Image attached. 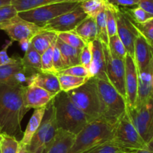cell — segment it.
<instances>
[{
    "label": "cell",
    "instance_id": "obj_13",
    "mask_svg": "<svg viewBox=\"0 0 153 153\" xmlns=\"http://www.w3.org/2000/svg\"><path fill=\"white\" fill-rule=\"evenodd\" d=\"M87 16H88L83 9L79 5L74 10L52 20L45 24L42 28L56 33L73 31Z\"/></svg>",
    "mask_w": 153,
    "mask_h": 153
},
{
    "label": "cell",
    "instance_id": "obj_24",
    "mask_svg": "<svg viewBox=\"0 0 153 153\" xmlns=\"http://www.w3.org/2000/svg\"><path fill=\"white\" fill-rule=\"evenodd\" d=\"M56 38V32L43 29L33 37L30 44L39 54L42 55L52 44Z\"/></svg>",
    "mask_w": 153,
    "mask_h": 153
},
{
    "label": "cell",
    "instance_id": "obj_34",
    "mask_svg": "<svg viewBox=\"0 0 153 153\" xmlns=\"http://www.w3.org/2000/svg\"><path fill=\"white\" fill-rule=\"evenodd\" d=\"M19 141L15 136L7 134H0V148L1 153H17Z\"/></svg>",
    "mask_w": 153,
    "mask_h": 153
},
{
    "label": "cell",
    "instance_id": "obj_10",
    "mask_svg": "<svg viewBox=\"0 0 153 153\" xmlns=\"http://www.w3.org/2000/svg\"><path fill=\"white\" fill-rule=\"evenodd\" d=\"M43 29L41 26L25 20L17 15L3 23L2 30L7 33L11 41H18L20 44L30 43L33 37Z\"/></svg>",
    "mask_w": 153,
    "mask_h": 153
},
{
    "label": "cell",
    "instance_id": "obj_37",
    "mask_svg": "<svg viewBox=\"0 0 153 153\" xmlns=\"http://www.w3.org/2000/svg\"><path fill=\"white\" fill-rule=\"evenodd\" d=\"M133 23L138 32L153 47V17L142 23H137L134 22H133Z\"/></svg>",
    "mask_w": 153,
    "mask_h": 153
},
{
    "label": "cell",
    "instance_id": "obj_27",
    "mask_svg": "<svg viewBox=\"0 0 153 153\" xmlns=\"http://www.w3.org/2000/svg\"><path fill=\"white\" fill-rule=\"evenodd\" d=\"M63 1H67V0H11L10 4H13L18 13H19V12L32 10L52 3Z\"/></svg>",
    "mask_w": 153,
    "mask_h": 153
},
{
    "label": "cell",
    "instance_id": "obj_50",
    "mask_svg": "<svg viewBox=\"0 0 153 153\" xmlns=\"http://www.w3.org/2000/svg\"><path fill=\"white\" fill-rule=\"evenodd\" d=\"M68 1H71V2H82L88 1V0H68Z\"/></svg>",
    "mask_w": 153,
    "mask_h": 153
},
{
    "label": "cell",
    "instance_id": "obj_46",
    "mask_svg": "<svg viewBox=\"0 0 153 153\" xmlns=\"http://www.w3.org/2000/svg\"><path fill=\"white\" fill-rule=\"evenodd\" d=\"M133 153H153V142L149 144L146 148L135 150L133 152Z\"/></svg>",
    "mask_w": 153,
    "mask_h": 153
},
{
    "label": "cell",
    "instance_id": "obj_5",
    "mask_svg": "<svg viewBox=\"0 0 153 153\" xmlns=\"http://www.w3.org/2000/svg\"><path fill=\"white\" fill-rule=\"evenodd\" d=\"M67 93L73 104L91 121L101 117V102L96 78H90L83 85Z\"/></svg>",
    "mask_w": 153,
    "mask_h": 153
},
{
    "label": "cell",
    "instance_id": "obj_49",
    "mask_svg": "<svg viewBox=\"0 0 153 153\" xmlns=\"http://www.w3.org/2000/svg\"><path fill=\"white\" fill-rule=\"evenodd\" d=\"M10 2H11V0H0V7L3 5L10 4Z\"/></svg>",
    "mask_w": 153,
    "mask_h": 153
},
{
    "label": "cell",
    "instance_id": "obj_20",
    "mask_svg": "<svg viewBox=\"0 0 153 153\" xmlns=\"http://www.w3.org/2000/svg\"><path fill=\"white\" fill-rule=\"evenodd\" d=\"M28 85L37 86L55 95L61 92L58 75L50 72L38 71L34 73L28 78L27 86Z\"/></svg>",
    "mask_w": 153,
    "mask_h": 153
},
{
    "label": "cell",
    "instance_id": "obj_25",
    "mask_svg": "<svg viewBox=\"0 0 153 153\" xmlns=\"http://www.w3.org/2000/svg\"><path fill=\"white\" fill-rule=\"evenodd\" d=\"M74 31L87 43L97 38V27L96 19L87 16L76 26Z\"/></svg>",
    "mask_w": 153,
    "mask_h": 153
},
{
    "label": "cell",
    "instance_id": "obj_52",
    "mask_svg": "<svg viewBox=\"0 0 153 153\" xmlns=\"http://www.w3.org/2000/svg\"><path fill=\"white\" fill-rule=\"evenodd\" d=\"M133 152H134V151H131V152H125V153H133Z\"/></svg>",
    "mask_w": 153,
    "mask_h": 153
},
{
    "label": "cell",
    "instance_id": "obj_17",
    "mask_svg": "<svg viewBox=\"0 0 153 153\" xmlns=\"http://www.w3.org/2000/svg\"><path fill=\"white\" fill-rule=\"evenodd\" d=\"M92 58L89 68L90 77L108 81L106 74L105 58L102 42L98 38L90 42ZM109 82V81H108Z\"/></svg>",
    "mask_w": 153,
    "mask_h": 153
},
{
    "label": "cell",
    "instance_id": "obj_14",
    "mask_svg": "<svg viewBox=\"0 0 153 153\" xmlns=\"http://www.w3.org/2000/svg\"><path fill=\"white\" fill-rule=\"evenodd\" d=\"M22 58L18 56L16 61L0 66V83L10 86H24L28 83L30 75L22 63Z\"/></svg>",
    "mask_w": 153,
    "mask_h": 153
},
{
    "label": "cell",
    "instance_id": "obj_40",
    "mask_svg": "<svg viewBox=\"0 0 153 153\" xmlns=\"http://www.w3.org/2000/svg\"><path fill=\"white\" fill-rule=\"evenodd\" d=\"M18 15V11L13 4H7L0 7V23L3 24Z\"/></svg>",
    "mask_w": 153,
    "mask_h": 153
},
{
    "label": "cell",
    "instance_id": "obj_51",
    "mask_svg": "<svg viewBox=\"0 0 153 153\" xmlns=\"http://www.w3.org/2000/svg\"><path fill=\"white\" fill-rule=\"evenodd\" d=\"M3 29V24L0 23V30H2Z\"/></svg>",
    "mask_w": 153,
    "mask_h": 153
},
{
    "label": "cell",
    "instance_id": "obj_30",
    "mask_svg": "<svg viewBox=\"0 0 153 153\" xmlns=\"http://www.w3.org/2000/svg\"><path fill=\"white\" fill-rule=\"evenodd\" d=\"M57 36H58V38L62 40L63 42L76 49L82 50L87 44V42L85 41L79 34H76L74 30L58 32Z\"/></svg>",
    "mask_w": 153,
    "mask_h": 153
},
{
    "label": "cell",
    "instance_id": "obj_6",
    "mask_svg": "<svg viewBox=\"0 0 153 153\" xmlns=\"http://www.w3.org/2000/svg\"><path fill=\"white\" fill-rule=\"evenodd\" d=\"M81 2L71 1H63L52 3L32 10L18 13V16L25 20L33 22L39 26H43L52 20L70 12L79 7Z\"/></svg>",
    "mask_w": 153,
    "mask_h": 153
},
{
    "label": "cell",
    "instance_id": "obj_35",
    "mask_svg": "<svg viewBox=\"0 0 153 153\" xmlns=\"http://www.w3.org/2000/svg\"><path fill=\"white\" fill-rule=\"evenodd\" d=\"M127 152L131 151H127L121 148L111 140L96 146L82 153H125Z\"/></svg>",
    "mask_w": 153,
    "mask_h": 153
},
{
    "label": "cell",
    "instance_id": "obj_47",
    "mask_svg": "<svg viewBox=\"0 0 153 153\" xmlns=\"http://www.w3.org/2000/svg\"><path fill=\"white\" fill-rule=\"evenodd\" d=\"M17 153H27V146L24 145L19 142V146Z\"/></svg>",
    "mask_w": 153,
    "mask_h": 153
},
{
    "label": "cell",
    "instance_id": "obj_1",
    "mask_svg": "<svg viewBox=\"0 0 153 153\" xmlns=\"http://www.w3.org/2000/svg\"><path fill=\"white\" fill-rule=\"evenodd\" d=\"M25 86L0 83V133L17 136L23 134L21 122L30 109L23 104Z\"/></svg>",
    "mask_w": 153,
    "mask_h": 153
},
{
    "label": "cell",
    "instance_id": "obj_42",
    "mask_svg": "<svg viewBox=\"0 0 153 153\" xmlns=\"http://www.w3.org/2000/svg\"><path fill=\"white\" fill-rule=\"evenodd\" d=\"M91 58H92V52H91L90 42H88L81 50L80 64H82L85 68H86L88 70H89Z\"/></svg>",
    "mask_w": 153,
    "mask_h": 153
},
{
    "label": "cell",
    "instance_id": "obj_28",
    "mask_svg": "<svg viewBox=\"0 0 153 153\" xmlns=\"http://www.w3.org/2000/svg\"><path fill=\"white\" fill-rule=\"evenodd\" d=\"M58 77L61 91L65 92L81 86L84 83H85L88 80V78L67 74H58Z\"/></svg>",
    "mask_w": 153,
    "mask_h": 153
},
{
    "label": "cell",
    "instance_id": "obj_18",
    "mask_svg": "<svg viewBox=\"0 0 153 153\" xmlns=\"http://www.w3.org/2000/svg\"><path fill=\"white\" fill-rule=\"evenodd\" d=\"M153 58V47L140 34L134 41V60L137 72L143 71L150 64Z\"/></svg>",
    "mask_w": 153,
    "mask_h": 153
},
{
    "label": "cell",
    "instance_id": "obj_8",
    "mask_svg": "<svg viewBox=\"0 0 153 153\" xmlns=\"http://www.w3.org/2000/svg\"><path fill=\"white\" fill-rule=\"evenodd\" d=\"M126 112L135 128L147 145L153 142V98L138 106L127 107Z\"/></svg>",
    "mask_w": 153,
    "mask_h": 153
},
{
    "label": "cell",
    "instance_id": "obj_26",
    "mask_svg": "<svg viewBox=\"0 0 153 153\" xmlns=\"http://www.w3.org/2000/svg\"><path fill=\"white\" fill-rule=\"evenodd\" d=\"M58 37V36H57ZM56 45L61 52L62 58L67 67L77 65L80 64V53L82 50L76 49L67 44L60 39L57 38Z\"/></svg>",
    "mask_w": 153,
    "mask_h": 153
},
{
    "label": "cell",
    "instance_id": "obj_31",
    "mask_svg": "<svg viewBox=\"0 0 153 153\" xmlns=\"http://www.w3.org/2000/svg\"><path fill=\"white\" fill-rule=\"evenodd\" d=\"M95 19L97 27V38L102 44L108 45L109 36L108 33L107 23H106L105 8L102 10Z\"/></svg>",
    "mask_w": 153,
    "mask_h": 153
},
{
    "label": "cell",
    "instance_id": "obj_12",
    "mask_svg": "<svg viewBox=\"0 0 153 153\" xmlns=\"http://www.w3.org/2000/svg\"><path fill=\"white\" fill-rule=\"evenodd\" d=\"M102 46L105 58L106 74L109 82L126 98L125 59L112 56L108 45L102 44Z\"/></svg>",
    "mask_w": 153,
    "mask_h": 153
},
{
    "label": "cell",
    "instance_id": "obj_19",
    "mask_svg": "<svg viewBox=\"0 0 153 153\" xmlns=\"http://www.w3.org/2000/svg\"><path fill=\"white\" fill-rule=\"evenodd\" d=\"M149 98H153V58L149 66L143 71L138 73V89L135 106L141 104Z\"/></svg>",
    "mask_w": 153,
    "mask_h": 153
},
{
    "label": "cell",
    "instance_id": "obj_41",
    "mask_svg": "<svg viewBox=\"0 0 153 153\" xmlns=\"http://www.w3.org/2000/svg\"><path fill=\"white\" fill-rule=\"evenodd\" d=\"M53 66L57 74L61 70H64L67 68L64 59H63L61 52H60L58 46L56 45V42H55L53 48Z\"/></svg>",
    "mask_w": 153,
    "mask_h": 153
},
{
    "label": "cell",
    "instance_id": "obj_38",
    "mask_svg": "<svg viewBox=\"0 0 153 153\" xmlns=\"http://www.w3.org/2000/svg\"><path fill=\"white\" fill-rule=\"evenodd\" d=\"M106 14V23H107V29L109 37L115 35L117 34V22L114 13L112 9V4L107 1L105 6Z\"/></svg>",
    "mask_w": 153,
    "mask_h": 153
},
{
    "label": "cell",
    "instance_id": "obj_2",
    "mask_svg": "<svg viewBox=\"0 0 153 153\" xmlns=\"http://www.w3.org/2000/svg\"><path fill=\"white\" fill-rule=\"evenodd\" d=\"M57 127L76 135L91 120L73 104L65 92H60L53 99Z\"/></svg>",
    "mask_w": 153,
    "mask_h": 153
},
{
    "label": "cell",
    "instance_id": "obj_48",
    "mask_svg": "<svg viewBox=\"0 0 153 153\" xmlns=\"http://www.w3.org/2000/svg\"><path fill=\"white\" fill-rule=\"evenodd\" d=\"M45 146H41L40 148H38L37 149H36L35 151L34 152H28L27 151V153H43L44 152Z\"/></svg>",
    "mask_w": 153,
    "mask_h": 153
},
{
    "label": "cell",
    "instance_id": "obj_21",
    "mask_svg": "<svg viewBox=\"0 0 153 153\" xmlns=\"http://www.w3.org/2000/svg\"><path fill=\"white\" fill-rule=\"evenodd\" d=\"M76 139V135L58 129L55 137L45 147L43 153H68Z\"/></svg>",
    "mask_w": 153,
    "mask_h": 153
},
{
    "label": "cell",
    "instance_id": "obj_43",
    "mask_svg": "<svg viewBox=\"0 0 153 153\" xmlns=\"http://www.w3.org/2000/svg\"><path fill=\"white\" fill-rule=\"evenodd\" d=\"M12 44V41H9L8 43L6 44L4 47L0 50V66L4 65V64H8V63L13 62L16 61L18 58L17 57H10L7 55V49L9 46Z\"/></svg>",
    "mask_w": 153,
    "mask_h": 153
},
{
    "label": "cell",
    "instance_id": "obj_54",
    "mask_svg": "<svg viewBox=\"0 0 153 153\" xmlns=\"http://www.w3.org/2000/svg\"><path fill=\"white\" fill-rule=\"evenodd\" d=\"M0 134H1V133H0Z\"/></svg>",
    "mask_w": 153,
    "mask_h": 153
},
{
    "label": "cell",
    "instance_id": "obj_45",
    "mask_svg": "<svg viewBox=\"0 0 153 153\" xmlns=\"http://www.w3.org/2000/svg\"><path fill=\"white\" fill-rule=\"evenodd\" d=\"M137 5L146 10L153 17V0H140Z\"/></svg>",
    "mask_w": 153,
    "mask_h": 153
},
{
    "label": "cell",
    "instance_id": "obj_53",
    "mask_svg": "<svg viewBox=\"0 0 153 153\" xmlns=\"http://www.w3.org/2000/svg\"><path fill=\"white\" fill-rule=\"evenodd\" d=\"M0 153H1V148H0Z\"/></svg>",
    "mask_w": 153,
    "mask_h": 153
},
{
    "label": "cell",
    "instance_id": "obj_11",
    "mask_svg": "<svg viewBox=\"0 0 153 153\" xmlns=\"http://www.w3.org/2000/svg\"><path fill=\"white\" fill-rule=\"evenodd\" d=\"M112 9L116 18L118 36L123 44L127 53L134 58V41L140 33L134 26L132 20L121 10L120 8L112 4Z\"/></svg>",
    "mask_w": 153,
    "mask_h": 153
},
{
    "label": "cell",
    "instance_id": "obj_4",
    "mask_svg": "<svg viewBox=\"0 0 153 153\" xmlns=\"http://www.w3.org/2000/svg\"><path fill=\"white\" fill-rule=\"evenodd\" d=\"M97 80L101 102L100 118L114 125L126 112V100L108 81Z\"/></svg>",
    "mask_w": 153,
    "mask_h": 153
},
{
    "label": "cell",
    "instance_id": "obj_23",
    "mask_svg": "<svg viewBox=\"0 0 153 153\" xmlns=\"http://www.w3.org/2000/svg\"><path fill=\"white\" fill-rule=\"evenodd\" d=\"M21 60L25 70L30 76L36 72L41 71V55L30 43Z\"/></svg>",
    "mask_w": 153,
    "mask_h": 153
},
{
    "label": "cell",
    "instance_id": "obj_36",
    "mask_svg": "<svg viewBox=\"0 0 153 153\" xmlns=\"http://www.w3.org/2000/svg\"><path fill=\"white\" fill-rule=\"evenodd\" d=\"M57 38L52 43V44L41 55V71L50 72V73L57 74L53 66V48Z\"/></svg>",
    "mask_w": 153,
    "mask_h": 153
},
{
    "label": "cell",
    "instance_id": "obj_3",
    "mask_svg": "<svg viewBox=\"0 0 153 153\" xmlns=\"http://www.w3.org/2000/svg\"><path fill=\"white\" fill-rule=\"evenodd\" d=\"M114 125L102 118L93 120L76 135L68 153H82L96 146L111 141Z\"/></svg>",
    "mask_w": 153,
    "mask_h": 153
},
{
    "label": "cell",
    "instance_id": "obj_7",
    "mask_svg": "<svg viewBox=\"0 0 153 153\" xmlns=\"http://www.w3.org/2000/svg\"><path fill=\"white\" fill-rule=\"evenodd\" d=\"M112 141L127 151H135L149 146L135 128L127 112L115 124Z\"/></svg>",
    "mask_w": 153,
    "mask_h": 153
},
{
    "label": "cell",
    "instance_id": "obj_32",
    "mask_svg": "<svg viewBox=\"0 0 153 153\" xmlns=\"http://www.w3.org/2000/svg\"><path fill=\"white\" fill-rule=\"evenodd\" d=\"M120 8L134 22L142 23L150 18H152V16L149 14H148L146 10H143L142 8L139 7L138 5L133 8H130L128 7Z\"/></svg>",
    "mask_w": 153,
    "mask_h": 153
},
{
    "label": "cell",
    "instance_id": "obj_39",
    "mask_svg": "<svg viewBox=\"0 0 153 153\" xmlns=\"http://www.w3.org/2000/svg\"><path fill=\"white\" fill-rule=\"evenodd\" d=\"M58 74H67L72 75L75 76H80V77H85L90 79L89 70L84 67L82 64H77V65L70 66L64 70H61Z\"/></svg>",
    "mask_w": 153,
    "mask_h": 153
},
{
    "label": "cell",
    "instance_id": "obj_44",
    "mask_svg": "<svg viewBox=\"0 0 153 153\" xmlns=\"http://www.w3.org/2000/svg\"><path fill=\"white\" fill-rule=\"evenodd\" d=\"M140 0H108L109 3L117 7H130L137 5Z\"/></svg>",
    "mask_w": 153,
    "mask_h": 153
},
{
    "label": "cell",
    "instance_id": "obj_33",
    "mask_svg": "<svg viewBox=\"0 0 153 153\" xmlns=\"http://www.w3.org/2000/svg\"><path fill=\"white\" fill-rule=\"evenodd\" d=\"M108 46L112 56L120 59H125L127 55L126 50L117 34L109 37V43Z\"/></svg>",
    "mask_w": 153,
    "mask_h": 153
},
{
    "label": "cell",
    "instance_id": "obj_15",
    "mask_svg": "<svg viewBox=\"0 0 153 153\" xmlns=\"http://www.w3.org/2000/svg\"><path fill=\"white\" fill-rule=\"evenodd\" d=\"M125 86L127 107L135 106L138 89V72L134 60L127 53L125 58Z\"/></svg>",
    "mask_w": 153,
    "mask_h": 153
},
{
    "label": "cell",
    "instance_id": "obj_29",
    "mask_svg": "<svg viewBox=\"0 0 153 153\" xmlns=\"http://www.w3.org/2000/svg\"><path fill=\"white\" fill-rule=\"evenodd\" d=\"M108 0H88L81 2L80 6L87 16L96 18L97 15L105 8Z\"/></svg>",
    "mask_w": 153,
    "mask_h": 153
},
{
    "label": "cell",
    "instance_id": "obj_9",
    "mask_svg": "<svg viewBox=\"0 0 153 153\" xmlns=\"http://www.w3.org/2000/svg\"><path fill=\"white\" fill-rule=\"evenodd\" d=\"M58 129L55 107L52 100L46 106L44 116L38 129L33 136L29 145L27 146V151L34 152L41 146L46 147L55 137Z\"/></svg>",
    "mask_w": 153,
    "mask_h": 153
},
{
    "label": "cell",
    "instance_id": "obj_16",
    "mask_svg": "<svg viewBox=\"0 0 153 153\" xmlns=\"http://www.w3.org/2000/svg\"><path fill=\"white\" fill-rule=\"evenodd\" d=\"M23 104L28 109L46 106L55 98V94L37 86H25L23 88Z\"/></svg>",
    "mask_w": 153,
    "mask_h": 153
},
{
    "label": "cell",
    "instance_id": "obj_22",
    "mask_svg": "<svg viewBox=\"0 0 153 153\" xmlns=\"http://www.w3.org/2000/svg\"><path fill=\"white\" fill-rule=\"evenodd\" d=\"M46 106H43L41 108L34 109V112H33L32 116H31L28 124H27L25 132L22 134V138L19 141L21 143L25 146L29 145L33 136L36 133L40 123H41L45 111H46Z\"/></svg>",
    "mask_w": 153,
    "mask_h": 153
}]
</instances>
